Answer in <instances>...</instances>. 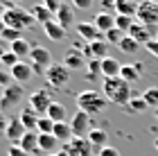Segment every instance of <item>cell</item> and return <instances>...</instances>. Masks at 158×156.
Masks as SVG:
<instances>
[{"label": "cell", "mask_w": 158, "mask_h": 156, "mask_svg": "<svg viewBox=\"0 0 158 156\" xmlns=\"http://www.w3.org/2000/svg\"><path fill=\"white\" fill-rule=\"evenodd\" d=\"M145 48L149 50V54H154V57H158V41H156V39H152V41H149V43H147Z\"/></svg>", "instance_id": "46"}, {"label": "cell", "mask_w": 158, "mask_h": 156, "mask_svg": "<svg viewBox=\"0 0 158 156\" xmlns=\"http://www.w3.org/2000/svg\"><path fill=\"white\" fill-rule=\"evenodd\" d=\"M30 59H32V73H36V75H45L48 68L52 66V52L48 48H41V45L32 48Z\"/></svg>", "instance_id": "3"}, {"label": "cell", "mask_w": 158, "mask_h": 156, "mask_svg": "<svg viewBox=\"0 0 158 156\" xmlns=\"http://www.w3.org/2000/svg\"><path fill=\"white\" fill-rule=\"evenodd\" d=\"M54 131V122L50 120L48 116L39 118V127H36V133H52Z\"/></svg>", "instance_id": "36"}, {"label": "cell", "mask_w": 158, "mask_h": 156, "mask_svg": "<svg viewBox=\"0 0 158 156\" xmlns=\"http://www.w3.org/2000/svg\"><path fill=\"white\" fill-rule=\"evenodd\" d=\"M48 156H68V154L63 152V150H59V152H54V154H48Z\"/></svg>", "instance_id": "49"}, {"label": "cell", "mask_w": 158, "mask_h": 156, "mask_svg": "<svg viewBox=\"0 0 158 156\" xmlns=\"http://www.w3.org/2000/svg\"><path fill=\"white\" fill-rule=\"evenodd\" d=\"M32 16H34V20H36V23H41V25H48L50 20H54V14H50L45 5L32 7Z\"/></svg>", "instance_id": "27"}, {"label": "cell", "mask_w": 158, "mask_h": 156, "mask_svg": "<svg viewBox=\"0 0 158 156\" xmlns=\"http://www.w3.org/2000/svg\"><path fill=\"white\" fill-rule=\"evenodd\" d=\"M43 30H45V36L50 41H63L66 39V30H63L56 20H50L48 25H43Z\"/></svg>", "instance_id": "23"}, {"label": "cell", "mask_w": 158, "mask_h": 156, "mask_svg": "<svg viewBox=\"0 0 158 156\" xmlns=\"http://www.w3.org/2000/svg\"><path fill=\"white\" fill-rule=\"evenodd\" d=\"M54 20H56V23H59V25L63 27V30L73 27V23H75V7L63 2V5H61V9H59V14L54 16Z\"/></svg>", "instance_id": "14"}, {"label": "cell", "mask_w": 158, "mask_h": 156, "mask_svg": "<svg viewBox=\"0 0 158 156\" xmlns=\"http://www.w3.org/2000/svg\"><path fill=\"white\" fill-rule=\"evenodd\" d=\"M7 156H30V154H27V152H23L18 145H11L9 150H7Z\"/></svg>", "instance_id": "44"}, {"label": "cell", "mask_w": 158, "mask_h": 156, "mask_svg": "<svg viewBox=\"0 0 158 156\" xmlns=\"http://www.w3.org/2000/svg\"><path fill=\"white\" fill-rule=\"evenodd\" d=\"M66 116H68V111H66V106H63L61 102H52V106L48 109V118L52 120V122H66Z\"/></svg>", "instance_id": "25"}, {"label": "cell", "mask_w": 158, "mask_h": 156, "mask_svg": "<svg viewBox=\"0 0 158 156\" xmlns=\"http://www.w3.org/2000/svg\"><path fill=\"white\" fill-rule=\"evenodd\" d=\"M52 102H54L52 95H50V91H45V88H39V91H34V93L30 95V106L39 113L41 118L48 116V109L52 106Z\"/></svg>", "instance_id": "7"}, {"label": "cell", "mask_w": 158, "mask_h": 156, "mask_svg": "<svg viewBox=\"0 0 158 156\" xmlns=\"http://www.w3.org/2000/svg\"><path fill=\"white\" fill-rule=\"evenodd\" d=\"M88 140H90L93 147H99V150H104V147L109 145V133H106L104 129H90Z\"/></svg>", "instance_id": "26"}, {"label": "cell", "mask_w": 158, "mask_h": 156, "mask_svg": "<svg viewBox=\"0 0 158 156\" xmlns=\"http://www.w3.org/2000/svg\"><path fill=\"white\" fill-rule=\"evenodd\" d=\"M63 152L68 156H93V145L88 138H73L63 145Z\"/></svg>", "instance_id": "9"}, {"label": "cell", "mask_w": 158, "mask_h": 156, "mask_svg": "<svg viewBox=\"0 0 158 156\" xmlns=\"http://www.w3.org/2000/svg\"><path fill=\"white\" fill-rule=\"evenodd\" d=\"M142 100L147 102L149 109H154V111H156V109H158V88H156V86L147 88L145 93H142Z\"/></svg>", "instance_id": "32"}, {"label": "cell", "mask_w": 158, "mask_h": 156, "mask_svg": "<svg viewBox=\"0 0 158 156\" xmlns=\"http://www.w3.org/2000/svg\"><path fill=\"white\" fill-rule=\"evenodd\" d=\"M70 127H73V136L75 138H88V133L93 129L90 116L86 111H77L73 116V120H70Z\"/></svg>", "instance_id": "6"}, {"label": "cell", "mask_w": 158, "mask_h": 156, "mask_svg": "<svg viewBox=\"0 0 158 156\" xmlns=\"http://www.w3.org/2000/svg\"><path fill=\"white\" fill-rule=\"evenodd\" d=\"M7 11H5V25L7 27H14V30H27V27H32L36 20H34L32 11H25L20 9V7H14V5H5Z\"/></svg>", "instance_id": "2"}, {"label": "cell", "mask_w": 158, "mask_h": 156, "mask_svg": "<svg viewBox=\"0 0 158 156\" xmlns=\"http://www.w3.org/2000/svg\"><path fill=\"white\" fill-rule=\"evenodd\" d=\"M27 133V129L23 127V122H20V118L18 116H14V118H9V124H7V140H11L14 145H18L20 143V138H23Z\"/></svg>", "instance_id": "12"}, {"label": "cell", "mask_w": 158, "mask_h": 156, "mask_svg": "<svg viewBox=\"0 0 158 156\" xmlns=\"http://www.w3.org/2000/svg\"><path fill=\"white\" fill-rule=\"evenodd\" d=\"M118 48H120L122 52H127V54H133V52H135V50L140 48V43H135V41H133V39H131V36L127 34V36L122 39V43H120Z\"/></svg>", "instance_id": "34"}, {"label": "cell", "mask_w": 158, "mask_h": 156, "mask_svg": "<svg viewBox=\"0 0 158 156\" xmlns=\"http://www.w3.org/2000/svg\"><path fill=\"white\" fill-rule=\"evenodd\" d=\"M18 61H20V59H18V57L9 50V52H5V57H2V59H0V66H2V68H7V70H11V68L16 66Z\"/></svg>", "instance_id": "38"}, {"label": "cell", "mask_w": 158, "mask_h": 156, "mask_svg": "<svg viewBox=\"0 0 158 156\" xmlns=\"http://www.w3.org/2000/svg\"><path fill=\"white\" fill-rule=\"evenodd\" d=\"M138 23H142L145 27L154 30L158 25V2H140L138 7Z\"/></svg>", "instance_id": "5"}, {"label": "cell", "mask_w": 158, "mask_h": 156, "mask_svg": "<svg viewBox=\"0 0 158 156\" xmlns=\"http://www.w3.org/2000/svg\"><path fill=\"white\" fill-rule=\"evenodd\" d=\"M23 91H25V88L20 86V84H9V86L2 91V97H0V109H2V111L14 109V106L23 100V95H25Z\"/></svg>", "instance_id": "8"}, {"label": "cell", "mask_w": 158, "mask_h": 156, "mask_svg": "<svg viewBox=\"0 0 158 156\" xmlns=\"http://www.w3.org/2000/svg\"><path fill=\"white\" fill-rule=\"evenodd\" d=\"M7 124H9V118H7L5 113H0V136L7 133Z\"/></svg>", "instance_id": "45"}, {"label": "cell", "mask_w": 158, "mask_h": 156, "mask_svg": "<svg viewBox=\"0 0 158 156\" xmlns=\"http://www.w3.org/2000/svg\"><path fill=\"white\" fill-rule=\"evenodd\" d=\"M5 11H7V7H5V5H0V32H2L5 27H7V25H5Z\"/></svg>", "instance_id": "47"}, {"label": "cell", "mask_w": 158, "mask_h": 156, "mask_svg": "<svg viewBox=\"0 0 158 156\" xmlns=\"http://www.w3.org/2000/svg\"><path fill=\"white\" fill-rule=\"evenodd\" d=\"M75 30H77V34L81 36L86 43H95V41H104V34L97 30L93 23H77L75 25Z\"/></svg>", "instance_id": "10"}, {"label": "cell", "mask_w": 158, "mask_h": 156, "mask_svg": "<svg viewBox=\"0 0 158 156\" xmlns=\"http://www.w3.org/2000/svg\"><path fill=\"white\" fill-rule=\"evenodd\" d=\"M156 120H158V109H156Z\"/></svg>", "instance_id": "52"}, {"label": "cell", "mask_w": 158, "mask_h": 156, "mask_svg": "<svg viewBox=\"0 0 158 156\" xmlns=\"http://www.w3.org/2000/svg\"><path fill=\"white\" fill-rule=\"evenodd\" d=\"M156 41H158V30H156Z\"/></svg>", "instance_id": "53"}, {"label": "cell", "mask_w": 158, "mask_h": 156, "mask_svg": "<svg viewBox=\"0 0 158 156\" xmlns=\"http://www.w3.org/2000/svg\"><path fill=\"white\" fill-rule=\"evenodd\" d=\"M56 145H59V140H56L52 133H39V150L41 152L54 154V152H59V150H56Z\"/></svg>", "instance_id": "22"}, {"label": "cell", "mask_w": 158, "mask_h": 156, "mask_svg": "<svg viewBox=\"0 0 158 156\" xmlns=\"http://www.w3.org/2000/svg\"><path fill=\"white\" fill-rule=\"evenodd\" d=\"M52 136L59 140V143H70V140L75 138V136H73V127H70V122H56Z\"/></svg>", "instance_id": "21"}, {"label": "cell", "mask_w": 158, "mask_h": 156, "mask_svg": "<svg viewBox=\"0 0 158 156\" xmlns=\"http://www.w3.org/2000/svg\"><path fill=\"white\" fill-rule=\"evenodd\" d=\"M97 75H102V61L99 59H90L88 61V77L93 79V77H97Z\"/></svg>", "instance_id": "39"}, {"label": "cell", "mask_w": 158, "mask_h": 156, "mask_svg": "<svg viewBox=\"0 0 158 156\" xmlns=\"http://www.w3.org/2000/svg\"><path fill=\"white\" fill-rule=\"evenodd\" d=\"M122 84H124V82H122L120 77H109V79H104L102 91H104V97H106V100H111V97L118 93V91L122 88Z\"/></svg>", "instance_id": "24"}, {"label": "cell", "mask_w": 158, "mask_h": 156, "mask_svg": "<svg viewBox=\"0 0 158 156\" xmlns=\"http://www.w3.org/2000/svg\"><path fill=\"white\" fill-rule=\"evenodd\" d=\"M70 77H73V70H68L63 63H52L45 73V79L52 88H63L70 82Z\"/></svg>", "instance_id": "4"}, {"label": "cell", "mask_w": 158, "mask_h": 156, "mask_svg": "<svg viewBox=\"0 0 158 156\" xmlns=\"http://www.w3.org/2000/svg\"><path fill=\"white\" fill-rule=\"evenodd\" d=\"M9 84H11V73H9V70H5V68H0V86L7 88Z\"/></svg>", "instance_id": "40"}, {"label": "cell", "mask_w": 158, "mask_h": 156, "mask_svg": "<svg viewBox=\"0 0 158 156\" xmlns=\"http://www.w3.org/2000/svg\"><path fill=\"white\" fill-rule=\"evenodd\" d=\"M154 145H156V150H158V138H156V140H154Z\"/></svg>", "instance_id": "51"}, {"label": "cell", "mask_w": 158, "mask_h": 156, "mask_svg": "<svg viewBox=\"0 0 158 156\" xmlns=\"http://www.w3.org/2000/svg\"><path fill=\"white\" fill-rule=\"evenodd\" d=\"M18 147L23 152H27V154H39L41 150H39V133L36 131H27L23 138H20V143H18Z\"/></svg>", "instance_id": "15"}, {"label": "cell", "mask_w": 158, "mask_h": 156, "mask_svg": "<svg viewBox=\"0 0 158 156\" xmlns=\"http://www.w3.org/2000/svg\"><path fill=\"white\" fill-rule=\"evenodd\" d=\"M11 79H14V84H20V86H23L25 82H30L32 79V63H25V61H18L16 66H14L11 70Z\"/></svg>", "instance_id": "13"}, {"label": "cell", "mask_w": 158, "mask_h": 156, "mask_svg": "<svg viewBox=\"0 0 158 156\" xmlns=\"http://www.w3.org/2000/svg\"><path fill=\"white\" fill-rule=\"evenodd\" d=\"M0 113H2V109H0Z\"/></svg>", "instance_id": "54"}, {"label": "cell", "mask_w": 158, "mask_h": 156, "mask_svg": "<svg viewBox=\"0 0 158 156\" xmlns=\"http://www.w3.org/2000/svg\"><path fill=\"white\" fill-rule=\"evenodd\" d=\"M90 45V52H93V59H106L109 57V43H106V39L104 41H95V43H88Z\"/></svg>", "instance_id": "29"}, {"label": "cell", "mask_w": 158, "mask_h": 156, "mask_svg": "<svg viewBox=\"0 0 158 156\" xmlns=\"http://www.w3.org/2000/svg\"><path fill=\"white\" fill-rule=\"evenodd\" d=\"M106 97L102 93H97V91H81V93L77 95V106L79 111H86L88 116L93 113H102L106 109Z\"/></svg>", "instance_id": "1"}, {"label": "cell", "mask_w": 158, "mask_h": 156, "mask_svg": "<svg viewBox=\"0 0 158 156\" xmlns=\"http://www.w3.org/2000/svg\"><path fill=\"white\" fill-rule=\"evenodd\" d=\"M138 2H133V0H115V11L118 16H131L135 18L138 16Z\"/></svg>", "instance_id": "19"}, {"label": "cell", "mask_w": 158, "mask_h": 156, "mask_svg": "<svg viewBox=\"0 0 158 156\" xmlns=\"http://www.w3.org/2000/svg\"><path fill=\"white\" fill-rule=\"evenodd\" d=\"M18 118H20V122H23V127H25L27 131H36V127H39V118H41V116H39V113L32 109V106L23 109Z\"/></svg>", "instance_id": "18"}, {"label": "cell", "mask_w": 158, "mask_h": 156, "mask_svg": "<svg viewBox=\"0 0 158 156\" xmlns=\"http://www.w3.org/2000/svg\"><path fill=\"white\" fill-rule=\"evenodd\" d=\"M102 7H104V11H109V14H111V9H115V2H111V0H104Z\"/></svg>", "instance_id": "48"}, {"label": "cell", "mask_w": 158, "mask_h": 156, "mask_svg": "<svg viewBox=\"0 0 158 156\" xmlns=\"http://www.w3.org/2000/svg\"><path fill=\"white\" fill-rule=\"evenodd\" d=\"M93 0H73V7L75 9H90Z\"/></svg>", "instance_id": "43"}, {"label": "cell", "mask_w": 158, "mask_h": 156, "mask_svg": "<svg viewBox=\"0 0 158 156\" xmlns=\"http://www.w3.org/2000/svg\"><path fill=\"white\" fill-rule=\"evenodd\" d=\"M61 5H63V2H59V0H48V2H45V7H48V11H50V14H54V16H56V14H59V9H61Z\"/></svg>", "instance_id": "41"}, {"label": "cell", "mask_w": 158, "mask_h": 156, "mask_svg": "<svg viewBox=\"0 0 158 156\" xmlns=\"http://www.w3.org/2000/svg\"><path fill=\"white\" fill-rule=\"evenodd\" d=\"M127 36V34L124 32H122V30H118V27H113V30L111 32H106V43H109V45H120L122 43V39H124Z\"/></svg>", "instance_id": "33"}, {"label": "cell", "mask_w": 158, "mask_h": 156, "mask_svg": "<svg viewBox=\"0 0 158 156\" xmlns=\"http://www.w3.org/2000/svg\"><path fill=\"white\" fill-rule=\"evenodd\" d=\"M99 156H122L120 150H115L113 145H106L104 150H99Z\"/></svg>", "instance_id": "42"}, {"label": "cell", "mask_w": 158, "mask_h": 156, "mask_svg": "<svg viewBox=\"0 0 158 156\" xmlns=\"http://www.w3.org/2000/svg\"><path fill=\"white\" fill-rule=\"evenodd\" d=\"M93 25H95L97 30L106 36V32H111L113 27H115V16H111L109 11H99L95 16V20H93Z\"/></svg>", "instance_id": "17"}, {"label": "cell", "mask_w": 158, "mask_h": 156, "mask_svg": "<svg viewBox=\"0 0 158 156\" xmlns=\"http://www.w3.org/2000/svg\"><path fill=\"white\" fill-rule=\"evenodd\" d=\"M129 36H131L135 43H140V45H147L149 41H152V34H149V27H145L142 23H138L135 20L133 23V27L129 30Z\"/></svg>", "instance_id": "16"}, {"label": "cell", "mask_w": 158, "mask_h": 156, "mask_svg": "<svg viewBox=\"0 0 158 156\" xmlns=\"http://www.w3.org/2000/svg\"><path fill=\"white\" fill-rule=\"evenodd\" d=\"M133 23H135V20H133L131 16H115V27H118V30H122L124 34H129V30L133 27Z\"/></svg>", "instance_id": "35"}, {"label": "cell", "mask_w": 158, "mask_h": 156, "mask_svg": "<svg viewBox=\"0 0 158 156\" xmlns=\"http://www.w3.org/2000/svg\"><path fill=\"white\" fill-rule=\"evenodd\" d=\"M32 48L34 45H30V41H27V39H18L16 43H11V52L23 61V57H30L32 54Z\"/></svg>", "instance_id": "28"}, {"label": "cell", "mask_w": 158, "mask_h": 156, "mask_svg": "<svg viewBox=\"0 0 158 156\" xmlns=\"http://www.w3.org/2000/svg\"><path fill=\"white\" fill-rule=\"evenodd\" d=\"M5 52H7V50H5L2 45H0V59H2V57H5Z\"/></svg>", "instance_id": "50"}, {"label": "cell", "mask_w": 158, "mask_h": 156, "mask_svg": "<svg viewBox=\"0 0 158 156\" xmlns=\"http://www.w3.org/2000/svg\"><path fill=\"white\" fill-rule=\"evenodd\" d=\"M147 109H149V106H147V102H145V100H142V95H140V97L135 95L133 100L124 106V111H129V113H145Z\"/></svg>", "instance_id": "31"}, {"label": "cell", "mask_w": 158, "mask_h": 156, "mask_svg": "<svg viewBox=\"0 0 158 156\" xmlns=\"http://www.w3.org/2000/svg\"><path fill=\"white\" fill-rule=\"evenodd\" d=\"M120 70H122V66L118 63V59H113V57L102 59V77L104 79H109V77H120Z\"/></svg>", "instance_id": "20"}, {"label": "cell", "mask_w": 158, "mask_h": 156, "mask_svg": "<svg viewBox=\"0 0 158 156\" xmlns=\"http://www.w3.org/2000/svg\"><path fill=\"white\" fill-rule=\"evenodd\" d=\"M0 36H2L5 41H9V43H16L18 39H23L20 36V30H14V27H5V30L0 32Z\"/></svg>", "instance_id": "37"}, {"label": "cell", "mask_w": 158, "mask_h": 156, "mask_svg": "<svg viewBox=\"0 0 158 156\" xmlns=\"http://www.w3.org/2000/svg\"><path fill=\"white\" fill-rule=\"evenodd\" d=\"M120 79L122 82H127V84H133V82H138L140 79V73L135 70V66H122V70H120Z\"/></svg>", "instance_id": "30"}, {"label": "cell", "mask_w": 158, "mask_h": 156, "mask_svg": "<svg viewBox=\"0 0 158 156\" xmlns=\"http://www.w3.org/2000/svg\"><path fill=\"white\" fill-rule=\"evenodd\" d=\"M84 61H86V57L81 52V48H68L66 54H63V66H66L68 70L84 68Z\"/></svg>", "instance_id": "11"}]
</instances>
